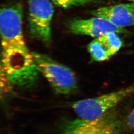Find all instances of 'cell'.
Wrapping results in <instances>:
<instances>
[{"label":"cell","instance_id":"5","mask_svg":"<svg viewBox=\"0 0 134 134\" xmlns=\"http://www.w3.org/2000/svg\"><path fill=\"white\" fill-rule=\"evenodd\" d=\"M67 26L69 31L72 34L96 38L110 32L117 34L129 33L126 29L117 26L106 19L97 16L89 19H72L68 23Z\"/></svg>","mask_w":134,"mask_h":134},{"label":"cell","instance_id":"7","mask_svg":"<svg viewBox=\"0 0 134 134\" xmlns=\"http://www.w3.org/2000/svg\"><path fill=\"white\" fill-rule=\"evenodd\" d=\"M90 13L121 28L134 25V3L102 7Z\"/></svg>","mask_w":134,"mask_h":134},{"label":"cell","instance_id":"12","mask_svg":"<svg viewBox=\"0 0 134 134\" xmlns=\"http://www.w3.org/2000/svg\"><path fill=\"white\" fill-rule=\"evenodd\" d=\"M130 1H132L133 3H134V0H130Z\"/></svg>","mask_w":134,"mask_h":134},{"label":"cell","instance_id":"4","mask_svg":"<svg viewBox=\"0 0 134 134\" xmlns=\"http://www.w3.org/2000/svg\"><path fill=\"white\" fill-rule=\"evenodd\" d=\"M29 34L46 44L52 42L51 23L54 8L49 0H28Z\"/></svg>","mask_w":134,"mask_h":134},{"label":"cell","instance_id":"6","mask_svg":"<svg viewBox=\"0 0 134 134\" xmlns=\"http://www.w3.org/2000/svg\"><path fill=\"white\" fill-rule=\"evenodd\" d=\"M116 121L108 113L91 121H76L69 126L64 134H117Z\"/></svg>","mask_w":134,"mask_h":134},{"label":"cell","instance_id":"1","mask_svg":"<svg viewBox=\"0 0 134 134\" xmlns=\"http://www.w3.org/2000/svg\"><path fill=\"white\" fill-rule=\"evenodd\" d=\"M21 4L0 5V40L2 60L32 56L24 40Z\"/></svg>","mask_w":134,"mask_h":134},{"label":"cell","instance_id":"2","mask_svg":"<svg viewBox=\"0 0 134 134\" xmlns=\"http://www.w3.org/2000/svg\"><path fill=\"white\" fill-rule=\"evenodd\" d=\"M39 73L48 81L54 92L68 95L76 91L77 77L72 70L43 53L32 52Z\"/></svg>","mask_w":134,"mask_h":134},{"label":"cell","instance_id":"3","mask_svg":"<svg viewBox=\"0 0 134 134\" xmlns=\"http://www.w3.org/2000/svg\"><path fill=\"white\" fill-rule=\"evenodd\" d=\"M133 93L134 85L94 98L78 101L72 104V108L81 120H96Z\"/></svg>","mask_w":134,"mask_h":134},{"label":"cell","instance_id":"9","mask_svg":"<svg viewBox=\"0 0 134 134\" xmlns=\"http://www.w3.org/2000/svg\"><path fill=\"white\" fill-rule=\"evenodd\" d=\"M14 93V86L5 72L0 48V102L9 98Z\"/></svg>","mask_w":134,"mask_h":134},{"label":"cell","instance_id":"10","mask_svg":"<svg viewBox=\"0 0 134 134\" xmlns=\"http://www.w3.org/2000/svg\"><path fill=\"white\" fill-rule=\"evenodd\" d=\"M58 7L63 9H70L74 7L80 6L94 3L96 0H52Z\"/></svg>","mask_w":134,"mask_h":134},{"label":"cell","instance_id":"8","mask_svg":"<svg viewBox=\"0 0 134 134\" xmlns=\"http://www.w3.org/2000/svg\"><path fill=\"white\" fill-rule=\"evenodd\" d=\"M123 45L117 33L110 32L96 37L87 46L92 59L96 62L108 60L114 55Z\"/></svg>","mask_w":134,"mask_h":134},{"label":"cell","instance_id":"11","mask_svg":"<svg viewBox=\"0 0 134 134\" xmlns=\"http://www.w3.org/2000/svg\"><path fill=\"white\" fill-rule=\"evenodd\" d=\"M128 124L134 130V109L130 113L128 118Z\"/></svg>","mask_w":134,"mask_h":134}]
</instances>
